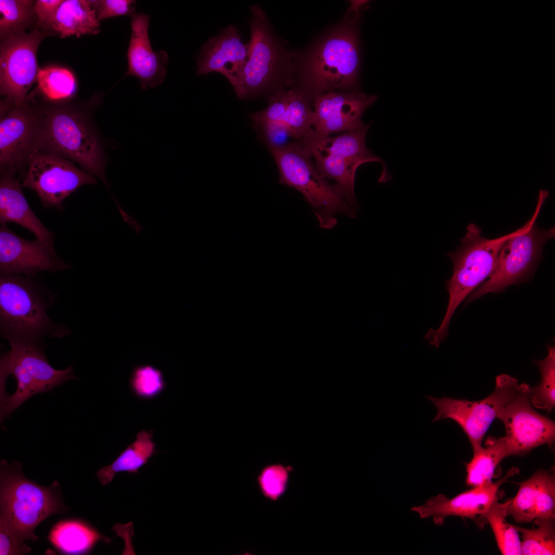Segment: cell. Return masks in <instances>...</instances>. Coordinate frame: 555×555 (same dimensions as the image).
<instances>
[{
    "instance_id": "d6986e66",
    "label": "cell",
    "mask_w": 555,
    "mask_h": 555,
    "mask_svg": "<svg viewBox=\"0 0 555 555\" xmlns=\"http://www.w3.org/2000/svg\"><path fill=\"white\" fill-rule=\"evenodd\" d=\"M150 17L135 13L131 16L132 34L127 52L128 68L124 75L140 80L141 88L154 87L164 80L168 62L167 53L153 49L149 36Z\"/></svg>"
},
{
    "instance_id": "5bb4252c",
    "label": "cell",
    "mask_w": 555,
    "mask_h": 555,
    "mask_svg": "<svg viewBox=\"0 0 555 555\" xmlns=\"http://www.w3.org/2000/svg\"><path fill=\"white\" fill-rule=\"evenodd\" d=\"M40 105H17L7 99L0 105L1 172L16 173L36 153Z\"/></svg>"
},
{
    "instance_id": "f1b7e54d",
    "label": "cell",
    "mask_w": 555,
    "mask_h": 555,
    "mask_svg": "<svg viewBox=\"0 0 555 555\" xmlns=\"http://www.w3.org/2000/svg\"><path fill=\"white\" fill-rule=\"evenodd\" d=\"M35 1L0 0V36L2 40L24 32L36 18Z\"/></svg>"
},
{
    "instance_id": "d590c367",
    "label": "cell",
    "mask_w": 555,
    "mask_h": 555,
    "mask_svg": "<svg viewBox=\"0 0 555 555\" xmlns=\"http://www.w3.org/2000/svg\"><path fill=\"white\" fill-rule=\"evenodd\" d=\"M286 480V470L281 466L274 465L266 468L263 471L261 482L266 495L275 497L283 492Z\"/></svg>"
},
{
    "instance_id": "9c48e42d",
    "label": "cell",
    "mask_w": 555,
    "mask_h": 555,
    "mask_svg": "<svg viewBox=\"0 0 555 555\" xmlns=\"http://www.w3.org/2000/svg\"><path fill=\"white\" fill-rule=\"evenodd\" d=\"M549 195L541 190L532 217L521 228L513 232L501 247L494 270L490 276L468 297L467 303L489 292L503 291L512 284L527 282L533 275L542 258V248L554 237V228L542 230L535 225L541 207Z\"/></svg>"
},
{
    "instance_id": "ac0fdd59",
    "label": "cell",
    "mask_w": 555,
    "mask_h": 555,
    "mask_svg": "<svg viewBox=\"0 0 555 555\" xmlns=\"http://www.w3.org/2000/svg\"><path fill=\"white\" fill-rule=\"evenodd\" d=\"M520 470L517 467L510 468L505 476L495 482H490L472 487L453 498L439 494L427 500L419 506L412 507L411 510L417 512L422 519L432 517L435 525H441L450 516L468 517L475 520L482 516L498 499L499 487Z\"/></svg>"
},
{
    "instance_id": "8d00e7d4",
    "label": "cell",
    "mask_w": 555,
    "mask_h": 555,
    "mask_svg": "<svg viewBox=\"0 0 555 555\" xmlns=\"http://www.w3.org/2000/svg\"><path fill=\"white\" fill-rule=\"evenodd\" d=\"M63 0H37L34 10L37 16V26L44 31L51 32V25L55 14ZM53 33V32H52Z\"/></svg>"
},
{
    "instance_id": "4316f807",
    "label": "cell",
    "mask_w": 555,
    "mask_h": 555,
    "mask_svg": "<svg viewBox=\"0 0 555 555\" xmlns=\"http://www.w3.org/2000/svg\"><path fill=\"white\" fill-rule=\"evenodd\" d=\"M508 516L506 501L495 500L483 517L490 525L498 547L502 554H522L521 541L517 531L506 520Z\"/></svg>"
},
{
    "instance_id": "5b68a950",
    "label": "cell",
    "mask_w": 555,
    "mask_h": 555,
    "mask_svg": "<svg viewBox=\"0 0 555 555\" xmlns=\"http://www.w3.org/2000/svg\"><path fill=\"white\" fill-rule=\"evenodd\" d=\"M250 9L248 59L232 86L242 99L267 93L270 97L284 89L292 82L295 66V55L276 39L262 9L256 5Z\"/></svg>"
},
{
    "instance_id": "d6a6232c",
    "label": "cell",
    "mask_w": 555,
    "mask_h": 555,
    "mask_svg": "<svg viewBox=\"0 0 555 555\" xmlns=\"http://www.w3.org/2000/svg\"><path fill=\"white\" fill-rule=\"evenodd\" d=\"M133 393L142 399H151L160 395L165 387L162 373L149 364L139 365L134 369L130 379Z\"/></svg>"
},
{
    "instance_id": "f546056e",
    "label": "cell",
    "mask_w": 555,
    "mask_h": 555,
    "mask_svg": "<svg viewBox=\"0 0 555 555\" xmlns=\"http://www.w3.org/2000/svg\"><path fill=\"white\" fill-rule=\"evenodd\" d=\"M36 81L38 89L47 100L52 102L67 100L76 91V83L73 75L62 67L39 68Z\"/></svg>"
},
{
    "instance_id": "3957f363",
    "label": "cell",
    "mask_w": 555,
    "mask_h": 555,
    "mask_svg": "<svg viewBox=\"0 0 555 555\" xmlns=\"http://www.w3.org/2000/svg\"><path fill=\"white\" fill-rule=\"evenodd\" d=\"M22 466L15 461L1 462L0 526L23 545L25 541L39 539L34 531L42 522L67 508L57 481L47 487L38 484L25 477Z\"/></svg>"
},
{
    "instance_id": "e575fe53",
    "label": "cell",
    "mask_w": 555,
    "mask_h": 555,
    "mask_svg": "<svg viewBox=\"0 0 555 555\" xmlns=\"http://www.w3.org/2000/svg\"><path fill=\"white\" fill-rule=\"evenodd\" d=\"M254 124L267 147L282 146L291 143L289 142L290 138L293 139L285 123L262 122Z\"/></svg>"
},
{
    "instance_id": "836d02e7",
    "label": "cell",
    "mask_w": 555,
    "mask_h": 555,
    "mask_svg": "<svg viewBox=\"0 0 555 555\" xmlns=\"http://www.w3.org/2000/svg\"><path fill=\"white\" fill-rule=\"evenodd\" d=\"M90 2L99 22L115 16H132L136 13L135 1L97 0Z\"/></svg>"
},
{
    "instance_id": "484cf974",
    "label": "cell",
    "mask_w": 555,
    "mask_h": 555,
    "mask_svg": "<svg viewBox=\"0 0 555 555\" xmlns=\"http://www.w3.org/2000/svg\"><path fill=\"white\" fill-rule=\"evenodd\" d=\"M484 445L473 451L472 459L466 464V482L472 487L492 482L496 467L507 457L505 436H488Z\"/></svg>"
},
{
    "instance_id": "83f0119b",
    "label": "cell",
    "mask_w": 555,
    "mask_h": 555,
    "mask_svg": "<svg viewBox=\"0 0 555 555\" xmlns=\"http://www.w3.org/2000/svg\"><path fill=\"white\" fill-rule=\"evenodd\" d=\"M555 518H536L532 528L513 525L522 534V554H555Z\"/></svg>"
},
{
    "instance_id": "ba28073f",
    "label": "cell",
    "mask_w": 555,
    "mask_h": 555,
    "mask_svg": "<svg viewBox=\"0 0 555 555\" xmlns=\"http://www.w3.org/2000/svg\"><path fill=\"white\" fill-rule=\"evenodd\" d=\"M10 346V350L1 358L0 389L11 376L14 390L0 398L1 422L34 395L50 392L67 380L77 378L72 366L64 370L54 368L40 343H13Z\"/></svg>"
},
{
    "instance_id": "e0dca14e",
    "label": "cell",
    "mask_w": 555,
    "mask_h": 555,
    "mask_svg": "<svg viewBox=\"0 0 555 555\" xmlns=\"http://www.w3.org/2000/svg\"><path fill=\"white\" fill-rule=\"evenodd\" d=\"M377 98L357 91L334 90L313 101L314 130L323 135L362 127V116Z\"/></svg>"
},
{
    "instance_id": "1f68e13d",
    "label": "cell",
    "mask_w": 555,
    "mask_h": 555,
    "mask_svg": "<svg viewBox=\"0 0 555 555\" xmlns=\"http://www.w3.org/2000/svg\"><path fill=\"white\" fill-rule=\"evenodd\" d=\"M547 347V356L535 362L541 372V382L536 386H529L528 396L531 404L549 413L555 405V347L549 345Z\"/></svg>"
},
{
    "instance_id": "30bf717a",
    "label": "cell",
    "mask_w": 555,
    "mask_h": 555,
    "mask_svg": "<svg viewBox=\"0 0 555 555\" xmlns=\"http://www.w3.org/2000/svg\"><path fill=\"white\" fill-rule=\"evenodd\" d=\"M369 127V124L364 125L334 137L321 135L311 128L297 141L314 159L319 172L325 178L333 180L357 210L354 191L357 169L368 162H381L384 164L366 146L365 137Z\"/></svg>"
},
{
    "instance_id": "7c38bea8",
    "label": "cell",
    "mask_w": 555,
    "mask_h": 555,
    "mask_svg": "<svg viewBox=\"0 0 555 555\" xmlns=\"http://www.w3.org/2000/svg\"><path fill=\"white\" fill-rule=\"evenodd\" d=\"M97 183L94 175L74 162L39 152L31 157L22 181L23 187L35 192L44 207L60 211L64 200L79 188Z\"/></svg>"
},
{
    "instance_id": "7402d4cb",
    "label": "cell",
    "mask_w": 555,
    "mask_h": 555,
    "mask_svg": "<svg viewBox=\"0 0 555 555\" xmlns=\"http://www.w3.org/2000/svg\"><path fill=\"white\" fill-rule=\"evenodd\" d=\"M12 171L1 172L0 225L13 223L32 233L51 250L54 234L42 223L29 206L21 180Z\"/></svg>"
},
{
    "instance_id": "44dd1931",
    "label": "cell",
    "mask_w": 555,
    "mask_h": 555,
    "mask_svg": "<svg viewBox=\"0 0 555 555\" xmlns=\"http://www.w3.org/2000/svg\"><path fill=\"white\" fill-rule=\"evenodd\" d=\"M506 503L508 515L517 523L555 518L554 467L535 472L521 484L516 495Z\"/></svg>"
},
{
    "instance_id": "8992f818",
    "label": "cell",
    "mask_w": 555,
    "mask_h": 555,
    "mask_svg": "<svg viewBox=\"0 0 555 555\" xmlns=\"http://www.w3.org/2000/svg\"><path fill=\"white\" fill-rule=\"evenodd\" d=\"M481 232L477 225L470 224L459 248L448 254L453 270L451 278L446 282L449 296L447 310L439 327L429 329L424 336L425 340L436 347L448 336L451 319L460 304L492 274L501 247L513 233L489 239Z\"/></svg>"
},
{
    "instance_id": "9a60e30c",
    "label": "cell",
    "mask_w": 555,
    "mask_h": 555,
    "mask_svg": "<svg viewBox=\"0 0 555 555\" xmlns=\"http://www.w3.org/2000/svg\"><path fill=\"white\" fill-rule=\"evenodd\" d=\"M529 385L519 384L515 397L499 411L497 418L506 430L507 456L523 455L543 445L551 447L555 439V423L531 406Z\"/></svg>"
},
{
    "instance_id": "ffe728a7",
    "label": "cell",
    "mask_w": 555,
    "mask_h": 555,
    "mask_svg": "<svg viewBox=\"0 0 555 555\" xmlns=\"http://www.w3.org/2000/svg\"><path fill=\"white\" fill-rule=\"evenodd\" d=\"M197 59V73L219 72L233 86L248 59V44L244 43L238 30L230 24L202 45Z\"/></svg>"
},
{
    "instance_id": "52a82bcc",
    "label": "cell",
    "mask_w": 555,
    "mask_h": 555,
    "mask_svg": "<svg viewBox=\"0 0 555 555\" xmlns=\"http://www.w3.org/2000/svg\"><path fill=\"white\" fill-rule=\"evenodd\" d=\"M279 169V182L303 195L312 207L321 227L330 229L336 216L355 217L357 211L337 184L329 183L317 170L306 150L297 141L282 146H268Z\"/></svg>"
},
{
    "instance_id": "2e32d148",
    "label": "cell",
    "mask_w": 555,
    "mask_h": 555,
    "mask_svg": "<svg viewBox=\"0 0 555 555\" xmlns=\"http://www.w3.org/2000/svg\"><path fill=\"white\" fill-rule=\"evenodd\" d=\"M71 268L39 239L23 238L7 226H0L1 275L20 274L33 278L39 272L57 271Z\"/></svg>"
},
{
    "instance_id": "4dcf8cb0",
    "label": "cell",
    "mask_w": 555,
    "mask_h": 555,
    "mask_svg": "<svg viewBox=\"0 0 555 555\" xmlns=\"http://www.w3.org/2000/svg\"><path fill=\"white\" fill-rule=\"evenodd\" d=\"M286 111L285 122L294 139L297 141L311 128L314 112L311 100L301 90L293 89L285 91Z\"/></svg>"
},
{
    "instance_id": "74e56055",
    "label": "cell",
    "mask_w": 555,
    "mask_h": 555,
    "mask_svg": "<svg viewBox=\"0 0 555 555\" xmlns=\"http://www.w3.org/2000/svg\"><path fill=\"white\" fill-rule=\"evenodd\" d=\"M32 548L26 544L22 545L17 543L2 526H0V554H25L29 553Z\"/></svg>"
},
{
    "instance_id": "6da1fadb",
    "label": "cell",
    "mask_w": 555,
    "mask_h": 555,
    "mask_svg": "<svg viewBox=\"0 0 555 555\" xmlns=\"http://www.w3.org/2000/svg\"><path fill=\"white\" fill-rule=\"evenodd\" d=\"M102 98L101 94H96L81 108L62 101L40 105L36 153L78 163L109 190L105 176L107 158L104 142L92 117Z\"/></svg>"
},
{
    "instance_id": "8fae6325",
    "label": "cell",
    "mask_w": 555,
    "mask_h": 555,
    "mask_svg": "<svg viewBox=\"0 0 555 555\" xmlns=\"http://www.w3.org/2000/svg\"><path fill=\"white\" fill-rule=\"evenodd\" d=\"M517 379L507 374L497 376L493 392L485 398L470 401L443 396L427 397L437 410L433 421L450 418L455 421L467 436L473 450L482 446L483 439L499 411L515 396Z\"/></svg>"
},
{
    "instance_id": "277c9868",
    "label": "cell",
    "mask_w": 555,
    "mask_h": 555,
    "mask_svg": "<svg viewBox=\"0 0 555 555\" xmlns=\"http://www.w3.org/2000/svg\"><path fill=\"white\" fill-rule=\"evenodd\" d=\"M52 294L33 278L0 276L1 332L9 344L40 343L45 336L63 338L68 330L48 317Z\"/></svg>"
},
{
    "instance_id": "d4e9b609",
    "label": "cell",
    "mask_w": 555,
    "mask_h": 555,
    "mask_svg": "<svg viewBox=\"0 0 555 555\" xmlns=\"http://www.w3.org/2000/svg\"><path fill=\"white\" fill-rule=\"evenodd\" d=\"M152 431L142 430L136 439L123 450L110 465L101 468L97 473L98 480L102 485L110 483L117 473L127 472L138 473L156 453V445L153 442Z\"/></svg>"
},
{
    "instance_id": "4fadbf2b",
    "label": "cell",
    "mask_w": 555,
    "mask_h": 555,
    "mask_svg": "<svg viewBox=\"0 0 555 555\" xmlns=\"http://www.w3.org/2000/svg\"><path fill=\"white\" fill-rule=\"evenodd\" d=\"M55 34L38 29L9 36L0 47V92L14 104L25 106L27 93L36 80V53L41 41Z\"/></svg>"
},
{
    "instance_id": "603a6c76",
    "label": "cell",
    "mask_w": 555,
    "mask_h": 555,
    "mask_svg": "<svg viewBox=\"0 0 555 555\" xmlns=\"http://www.w3.org/2000/svg\"><path fill=\"white\" fill-rule=\"evenodd\" d=\"M47 538L57 551L66 554H87L98 542L111 541L93 526L78 519L59 521L52 527Z\"/></svg>"
},
{
    "instance_id": "cb8c5ba5",
    "label": "cell",
    "mask_w": 555,
    "mask_h": 555,
    "mask_svg": "<svg viewBox=\"0 0 555 555\" xmlns=\"http://www.w3.org/2000/svg\"><path fill=\"white\" fill-rule=\"evenodd\" d=\"M52 32L61 38L96 34L101 31L100 22L90 1L65 0L60 6L51 25Z\"/></svg>"
},
{
    "instance_id": "7a4b0ae2",
    "label": "cell",
    "mask_w": 555,
    "mask_h": 555,
    "mask_svg": "<svg viewBox=\"0 0 555 555\" xmlns=\"http://www.w3.org/2000/svg\"><path fill=\"white\" fill-rule=\"evenodd\" d=\"M358 12L320 39L302 62L301 90L312 101L334 90L356 91L360 68Z\"/></svg>"
}]
</instances>
